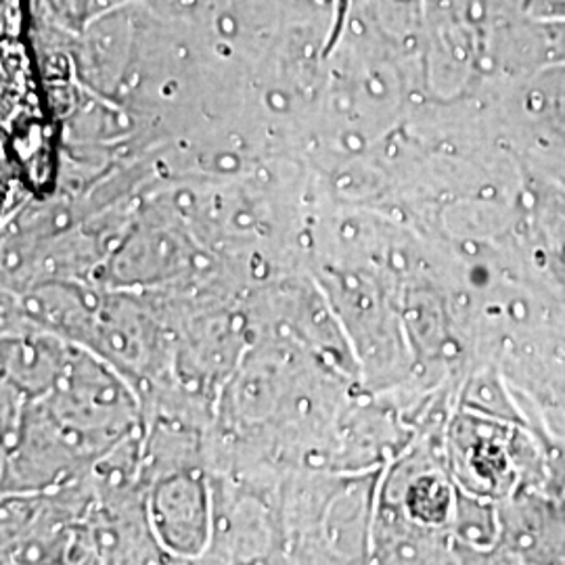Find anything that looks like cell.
Returning <instances> with one entry per match:
<instances>
[{"mask_svg": "<svg viewBox=\"0 0 565 565\" xmlns=\"http://www.w3.org/2000/svg\"><path fill=\"white\" fill-rule=\"evenodd\" d=\"M484 103L503 139L522 158L565 156V63L497 82Z\"/></svg>", "mask_w": 565, "mask_h": 565, "instance_id": "1", "label": "cell"}, {"mask_svg": "<svg viewBox=\"0 0 565 565\" xmlns=\"http://www.w3.org/2000/svg\"><path fill=\"white\" fill-rule=\"evenodd\" d=\"M522 160L525 166L551 177L565 189V156H536V158H522Z\"/></svg>", "mask_w": 565, "mask_h": 565, "instance_id": "2", "label": "cell"}]
</instances>
